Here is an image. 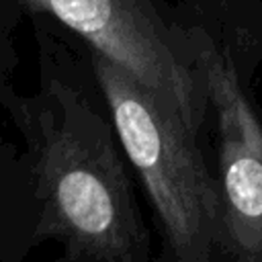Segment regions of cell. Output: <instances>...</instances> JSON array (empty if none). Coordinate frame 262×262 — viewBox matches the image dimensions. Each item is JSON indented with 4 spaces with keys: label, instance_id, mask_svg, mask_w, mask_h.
I'll return each mask as SVG.
<instances>
[{
    "label": "cell",
    "instance_id": "7a4b0ae2",
    "mask_svg": "<svg viewBox=\"0 0 262 262\" xmlns=\"http://www.w3.org/2000/svg\"><path fill=\"white\" fill-rule=\"evenodd\" d=\"M51 12L139 82L158 92L192 129L201 119L196 82L170 45L149 0H27Z\"/></svg>",
    "mask_w": 262,
    "mask_h": 262
},
{
    "label": "cell",
    "instance_id": "3957f363",
    "mask_svg": "<svg viewBox=\"0 0 262 262\" xmlns=\"http://www.w3.org/2000/svg\"><path fill=\"white\" fill-rule=\"evenodd\" d=\"M102 143L74 129L57 131L43 151V188L61 229L94 254L129 248L133 211L121 170Z\"/></svg>",
    "mask_w": 262,
    "mask_h": 262
},
{
    "label": "cell",
    "instance_id": "277c9868",
    "mask_svg": "<svg viewBox=\"0 0 262 262\" xmlns=\"http://www.w3.org/2000/svg\"><path fill=\"white\" fill-rule=\"evenodd\" d=\"M201 63L221 133L225 227L235 254L254 262L262 258V123L244 96L227 53L209 47Z\"/></svg>",
    "mask_w": 262,
    "mask_h": 262
},
{
    "label": "cell",
    "instance_id": "6da1fadb",
    "mask_svg": "<svg viewBox=\"0 0 262 262\" xmlns=\"http://www.w3.org/2000/svg\"><path fill=\"white\" fill-rule=\"evenodd\" d=\"M94 68L123 147L141 174L178 262H205L219 229V196L194 129L149 86L94 51Z\"/></svg>",
    "mask_w": 262,
    "mask_h": 262
}]
</instances>
